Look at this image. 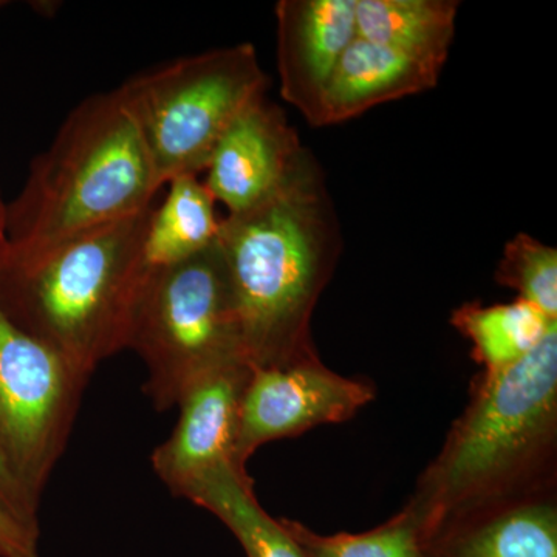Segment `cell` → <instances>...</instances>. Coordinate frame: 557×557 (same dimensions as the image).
Here are the masks:
<instances>
[{"mask_svg":"<svg viewBox=\"0 0 557 557\" xmlns=\"http://www.w3.org/2000/svg\"><path fill=\"white\" fill-rule=\"evenodd\" d=\"M7 251V205L3 203L2 194H0V260L3 259Z\"/></svg>","mask_w":557,"mask_h":557,"instance_id":"7402d4cb","label":"cell"},{"mask_svg":"<svg viewBox=\"0 0 557 557\" xmlns=\"http://www.w3.org/2000/svg\"><path fill=\"white\" fill-rule=\"evenodd\" d=\"M183 497L222 520L248 557H304L282 520L260 507L245 468L225 465L214 469L193 483Z\"/></svg>","mask_w":557,"mask_h":557,"instance_id":"5bb4252c","label":"cell"},{"mask_svg":"<svg viewBox=\"0 0 557 557\" xmlns=\"http://www.w3.org/2000/svg\"><path fill=\"white\" fill-rule=\"evenodd\" d=\"M375 395L368 380L339 375L319 357L251 369L242 398L237 463L245 468L260 446L274 440L351 420Z\"/></svg>","mask_w":557,"mask_h":557,"instance_id":"ba28073f","label":"cell"},{"mask_svg":"<svg viewBox=\"0 0 557 557\" xmlns=\"http://www.w3.org/2000/svg\"><path fill=\"white\" fill-rule=\"evenodd\" d=\"M304 557H429L423 531L408 507L361 534L322 536L296 520L282 519Z\"/></svg>","mask_w":557,"mask_h":557,"instance_id":"ac0fdd59","label":"cell"},{"mask_svg":"<svg viewBox=\"0 0 557 557\" xmlns=\"http://www.w3.org/2000/svg\"><path fill=\"white\" fill-rule=\"evenodd\" d=\"M239 321L252 369L318 357L311 318L343 249L324 174L306 150L296 170L262 203L220 222Z\"/></svg>","mask_w":557,"mask_h":557,"instance_id":"6da1fadb","label":"cell"},{"mask_svg":"<svg viewBox=\"0 0 557 557\" xmlns=\"http://www.w3.org/2000/svg\"><path fill=\"white\" fill-rule=\"evenodd\" d=\"M0 507L25 525L39 530V505L14 478L13 472L0 449Z\"/></svg>","mask_w":557,"mask_h":557,"instance_id":"ffe728a7","label":"cell"},{"mask_svg":"<svg viewBox=\"0 0 557 557\" xmlns=\"http://www.w3.org/2000/svg\"><path fill=\"white\" fill-rule=\"evenodd\" d=\"M40 530L25 525L0 507V557H40Z\"/></svg>","mask_w":557,"mask_h":557,"instance_id":"44dd1931","label":"cell"},{"mask_svg":"<svg viewBox=\"0 0 557 557\" xmlns=\"http://www.w3.org/2000/svg\"><path fill=\"white\" fill-rule=\"evenodd\" d=\"M127 348L145 361V391L159 410L177 406L183 392L211 370L247 361L218 240L182 262L149 267Z\"/></svg>","mask_w":557,"mask_h":557,"instance_id":"8992f818","label":"cell"},{"mask_svg":"<svg viewBox=\"0 0 557 557\" xmlns=\"http://www.w3.org/2000/svg\"><path fill=\"white\" fill-rule=\"evenodd\" d=\"M450 324L471 343L472 358L482 372L497 373L528 357L557 321L516 299L496 306L463 304L453 311Z\"/></svg>","mask_w":557,"mask_h":557,"instance_id":"e0dca14e","label":"cell"},{"mask_svg":"<svg viewBox=\"0 0 557 557\" xmlns=\"http://www.w3.org/2000/svg\"><path fill=\"white\" fill-rule=\"evenodd\" d=\"M161 188L119 91L86 98L33 161L20 197L7 205L3 259L30 258L132 218L152 207Z\"/></svg>","mask_w":557,"mask_h":557,"instance_id":"277c9868","label":"cell"},{"mask_svg":"<svg viewBox=\"0 0 557 557\" xmlns=\"http://www.w3.org/2000/svg\"><path fill=\"white\" fill-rule=\"evenodd\" d=\"M86 384L58 351L17 327L0 307V449L38 505Z\"/></svg>","mask_w":557,"mask_h":557,"instance_id":"52a82bcc","label":"cell"},{"mask_svg":"<svg viewBox=\"0 0 557 557\" xmlns=\"http://www.w3.org/2000/svg\"><path fill=\"white\" fill-rule=\"evenodd\" d=\"M424 547L429 557H557V490L449 520Z\"/></svg>","mask_w":557,"mask_h":557,"instance_id":"7c38bea8","label":"cell"},{"mask_svg":"<svg viewBox=\"0 0 557 557\" xmlns=\"http://www.w3.org/2000/svg\"><path fill=\"white\" fill-rule=\"evenodd\" d=\"M152 207L24 259L0 262V307L89 381L127 348Z\"/></svg>","mask_w":557,"mask_h":557,"instance_id":"3957f363","label":"cell"},{"mask_svg":"<svg viewBox=\"0 0 557 557\" xmlns=\"http://www.w3.org/2000/svg\"><path fill=\"white\" fill-rule=\"evenodd\" d=\"M251 366L234 361L190 384L177 406V426L150 457L153 471L175 496L225 465H236L242 398ZM244 468V467H240Z\"/></svg>","mask_w":557,"mask_h":557,"instance_id":"9c48e42d","label":"cell"},{"mask_svg":"<svg viewBox=\"0 0 557 557\" xmlns=\"http://www.w3.org/2000/svg\"><path fill=\"white\" fill-rule=\"evenodd\" d=\"M166 197L150 212L145 256L149 267L172 265L215 244L220 222L214 197L199 175H178Z\"/></svg>","mask_w":557,"mask_h":557,"instance_id":"2e32d148","label":"cell"},{"mask_svg":"<svg viewBox=\"0 0 557 557\" xmlns=\"http://www.w3.org/2000/svg\"><path fill=\"white\" fill-rule=\"evenodd\" d=\"M357 38V0H281L276 53L281 95L321 127L322 104L333 72Z\"/></svg>","mask_w":557,"mask_h":557,"instance_id":"8fae6325","label":"cell"},{"mask_svg":"<svg viewBox=\"0 0 557 557\" xmlns=\"http://www.w3.org/2000/svg\"><path fill=\"white\" fill-rule=\"evenodd\" d=\"M284 110L262 97L248 106L220 138L207 168V186L228 214L269 199L296 170L304 153Z\"/></svg>","mask_w":557,"mask_h":557,"instance_id":"30bf717a","label":"cell"},{"mask_svg":"<svg viewBox=\"0 0 557 557\" xmlns=\"http://www.w3.org/2000/svg\"><path fill=\"white\" fill-rule=\"evenodd\" d=\"M548 490H557V324L528 357L472 381L406 507L426 542L449 520Z\"/></svg>","mask_w":557,"mask_h":557,"instance_id":"7a4b0ae2","label":"cell"},{"mask_svg":"<svg viewBox=\"0 0 557 557\" xmlns=\"http://www.w3.org/2000/svg\"><path fill=\"white\" fill-rule=\"evenodd\" d=\"M270 79L252 44L178 58L127 79L119 91L160 185L199 175L231 123L267 97Z\"/></svg>","mask_w":557,"mask_h":557,"instance_id":"5b68a950","label":"cell"},{"mask_svg":"<svg viewBox=\"0 0 557 557\" xmlns=\"http://www.w3.org/2000/svg\"><path fill=\"white\" fill-rule=\"evenodd\" d=\"M458 5L454 0H357V36L445 67Z\"/></svg>","mask_w":557,"mask_h":557,"instance_id":"9a60e30c","label":"cell"},{"mask_svg":"<svg viewBox=\"0 0 557 557\" xmlns=\"http://www.w3.org/2000/svg\"><path fill=\"white\" fill-rule=\"evenodd\" d=\"M3 5H5V2H2V0H0V9H2Z\"/></svg>","mask_w":557,"mask_h":557,"instance_id":"603a6c76","label":"cell"},{"mask_svg":"<svg viewBox=\"0 0 557 557\" xmlns=\"http://www.w3.org/2000/svg\"><path fill=\"white\" fill-rule=\"evenodd\" d=\"M497 284L518 292L520 300L557 321V251L520 233L504 248L496 271Z\"/></svg>","mask_w":557,"mask_h":557,"instance_id":"d6986e66","label":"cell"},{"mask_svg":"<svg viewBox=\"0 0 557 557\" xmlns=\"http://www.w3.org/2000/svg\"><path fill=\"white\" fill-rule=\"evenodd\" d=\"M442 70L435 62L357 36L330 79L321 127L346 123L376 106L432 90Z\"/></svg>","mask_w":557,"mask_h":557,"instance_id":"4fadbf2b","label":"cell"}]
</instances>
